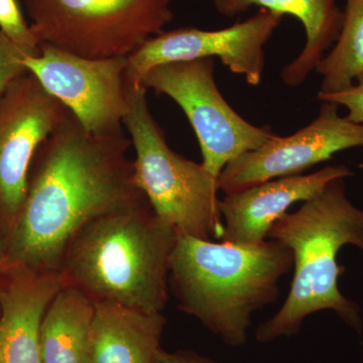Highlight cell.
Instances as JSON below:
<instances>
[{
  "label": "cell",
  "mask_w": 363,
  "mask_h": 363,
  "mask_svg": "<svg viewBox=\"0 0 363 363\" xmlns=\"http://www.w3.org/2000/svg\"><path fill=\"white\" fill-rule=\"evenodd\" d=\"M178 233L147 198L83 227L67 247V284L94 302L162 313L169 301V271Z\"/></svg>",
  "instance_id": "277c9868"
},
{
  "label": "cell",
  "mask_w": 363,
  "mask_h": 363,
  "mask_svg": "<svg viewBox=\"0 0 363 363\" xmlns=\"http://www.w3.org/2000/svg\"><path fill=\"white\" fill-rule=\"evenodd\" d=\"M25 54L28 52L0 32V98L14 79L28 73L23 64Z\"/></svg>",
  "instance_id": "d6986e66"
},
{
  "label": "cell",
  "mask_w": 363,
  "mask_h": 363,
  "mask_svg": "<svg viewBox=\"0 0 363 363\" xmlns=\"http://www.w3.org/2000/svg\"><path fill=\"white\" fill-rule=\"evenodd\" d=\"M130 145L123 130L94 135L69 111L33 159L25 202L6 234V267L60 271L83 227L145 199L128 157Z\"/></svg>",
  "instance_id": "6da1fadb"
},
{
  "label": "cell",
  "mask_w": 363,
  "mask_h": 363,
  "mask_svg": "<svg viewBox=\"0 0 363 363\" xmlns=\"http://www.w3.org/2000/svg\"><path fill=\"white\" fill-rule=\"evenodd\" d=\"M7 259V242L6 234L1 233L0 227V271L6 266Z\"/></svg>",
  "instance_id": "7402d4cb"
},
{
  "label": "cell",
  "mask_w": 363,
  "mask_h": 363,
  "mask_svg": "<svg viewBox=\"0 0 363 363\" xmlns=\"http://www.w3.org/2000/svg\"><path fill=\"white\" fill-rule=\"evenodd\" d=\"M283 18L259 9L248 20L222 30L184 28L157 33L126 59V82L140 85L150 69L162 64L216 57L233 73L245 76L248 84L259 85L264 68V45Z\"/></svg>",
  "instance_id": "9c48e42d"
},
{
  "label": "cell",
  "mask_w": 363,
  "mask_h": 363,
  "mask_svg": "<svg viewBox=\"0 0 363 363\" xmlns=\"http://www.w3.org/2000/svg\"><path fill=\"white\" fill-rule=\"evenodd\" d=\"M354 176L345 164L328 166L308 175L274 179L225 194L220 200L223 234L220 241L236 245H257L267 240L274 222L292 205L319 194L335 179Z\"/></svg>",
  "instance_id": "7c38bea8"
},
{
  "label": "cell",
  "mask_w": 363,
  "mask_h": 363,
  "mask_svg": "<svg viewBox=\"0 0 363 363\" xmlns=\"http://www.w3.org/2000/svg\"><path fill=\"white\" fill-rule=\"evenodd\" d=\"M155 363H220L214 362L200 357L194 352H188V351H176V352H169V351L162 350V348L157 352Z\"/></svg>",
  "instance_id": "44dd1931"
},
{
  "label": "cell",
  "mask_w": 363,
  "mask_h": 363,
  "mask_svg": "<svg viewBox=\"0 0 363 363\" xmlns=\"http://www.w3.org/2000/svg\"><path fill=\"white\" fill-rule=\"evenodd\" d=\"M88 363H155L166 319L114 303L94 302Z\"/></svg>",
  "instance_id": "9a60e30c"
},
{
  "label": "cell",
  "mask_w": 363,
  "mask_h": 363,
  "mask_svg": "<svg viewBox=\"0 0 363 363\" xmlns=\"http://www.w3.org/2000/svg\"><path fill=\"white\" fill-rule=\"evenodd\" d=\"M0 32L28 55L39 54V42L26 23L16 0H0Z\"/></svg>",
  "instance_id": "ac0fdd59"
},
{
  "label": "cell",
  "mask_w": 363,
  "mask_h": 363,
  "mask_svg": "<svg viewBox=\"0 0 363 363\" xmlns=\"http://www.w3.org/2000/svg\"><path fill=\"white\" fill-rule=\"evenodd\" d=\"M338 111V105L321 101L309 125L294 135L272 136L259 149L233 160L218 177L219 190L230 194L274 179L302 175L338 152L363 147V123H353Z\"/></svg>",
  "instance_id": "8fae6325"
},
{
  "label": "cell",
  "mask_w": 363,
  "mask_h": 363,
  "mask_svg": "<svg viewBox=\"0 0 363 363\" xmlns=\"http://www.w3.org/2000/svg\"><path fill=\"white\" fill-rule=\"evenodd\" d=\"M32 32L89 59L128 57L173 20V0H26Z\"/></svg>",
  "instance_id": "8992f818"
},
{
  "label": "cell",
  "mask_w": 363,
  "mask_h": 363,
  "mask_svg": "<svg viewBox=\"0 0 363 363\" xmlns=\"http://www.w3.org/2000/svg\"><path fill=\"white\" fill-rule=\"evenodd\" d=\"M128 57L89 59L48 44L23 55L26 71L94 135L121 133L128 107Z\"/></svg>",
  "instance_id": "ba28073f"
},
{
  "label": "cell",
  "mask_w": 363,
  "mask_h": 363,
  "mask_svg": "<svg viewBox=\"0 0 363 363\" xmlns=\"http://www.w3.org/2000/svg\"><path fill=\"white\" fill-rule=\"evenodd\" d=\"M344 180L331 181L300 209L284 214L272 226L267 240L292 252L294 278L281 309L255 331L257 342L297 335L306 318L320 311H333L357 333L362 332L359 307L338 286L343 272L337 262L341 248L353 245L363 252V210L348 199Z\"/></svg>",
  "instance_id": "3957f363"
},
{
  "label": "cell",
  "mask_w": 363,
  "mask_h": 363,
  "mask_svg": "<svg viewBox=\"0 0 363 363\" xmlns=\"http://www.w3.org/2000/svg\"><path fill=\"white\" fill-rule=\"evenodd\" d=\"M221 16L233 18L250 7L259 6L281 16H295L305 28L306 44L297 58L286 64L281 78L286 85L297 87L316 71L329 48L340 33L343 11L338 0H213Z\"/></svg>",
  "instance_id": "5bb4252c"
},
{
  "label": "cell",
  "mask_w": 363,
  "mask_h": 363,
  "mask_svg": "<svg viewBox=\"0 0 363 363\" xmlns=\"http://www.w3.org/2000/svg\"><path fill=\"white\" fill-rule=\"evenodd\" d=\"M140 85L174 100L192 125L204 168L216 178L229 162L259 149L274 133L248 123L224 99L214 79V58L173 62L150 69Z\"/></svg>",
  "instance_id": "52a82bcc"
},
{
  "label": "cell",
  "mask_w": 363,
  "mask_h": 363,
  "mask_svg": "<svg viewBox=\"0 0 363 363\" xmlns=\"http://www.w3.org/2000/svg\"><path fill=\"white\" fill-rule=\"evenodd\" d=\"M318 100L335 104L347 109V117L353 123H363V72L355 78L350 87L339 92L318 93Z\"/></svg>",
  "instance_id": "ffe728a7"
},
{
  "label": "cell",
  "mask_w": 363,
  "mask_h": 363,
  "mask_svg": "<svg viewBox=\"0 0 363 363\" xmlns=\"http://www.w3.org/2000/svg\"><path fill=\"white\" fill-rule=\"evenodd\" d=\"M94 301L67 285L52 298L40 327L42 363H88Z\"/></svg>",
  "instance_id": "2e32d148"
},
{
  "label": "cell",
  "mask_w": 363,
  "mask_h": 363,
  "mask_svg": "<svg viewBox=\"0 0 363 363\" xmlns=\"http://www.w3.org/2000/svg\"><path fill=\"white\" fill-rule=\"evenodd\" d=\"M128 85L123 117L135 147V182L155 213L177 233L203 240H221L223 219L218 178L202 164L177 154L150 113L147 91Z\"/></svg>",
  "instance_id": "5b68a950"
},
{
  "label": "cell",
  "mask_w": 363,
  "mask_h": 363,
  "mask_svg": "<svg viewBox=\"0 0 363 363\" xmlns=\"http://www.w3.org/2000/svg\"><path fill=\"white\" fill-rule=\"evenodd\" d=\"M316 72L322 76L319 93L324 94L350 87L362 73L363 0H345L340 33Z\"/></svg>",
  "instance_id": "e0dca14e"
},
{
  "label": "cell",
  "mask_w": 363,
  "mask_h": 363,
  "mask_svg": "<svg viewBox=\"0 0 363 363\" xmlns=\"http://www.w3.org/2000/svg\"><path fill=\"white\" fill-rule=\"evenodd\" d=\"M66 285L61 271L23 266L0 271V363H42L43 319Z\"/></svg>",
  "instance_id": "4fadbf2b"
},
{
  "label": "cell",
  "mask_w": 363,
  "mask_h": 363,
  "mask_svg": "<svg viewBox=\"0 0 363 363\" xmlns=\"http://www.w3.org/2000/svg\"><path fill=\"white\" fill-rule=\"evenodd\" d=\"M68 113L30 73L14 79L0 98V225L6 234L25 202L38 150Z\"/></svg>",
  "instance_id": "30bf717a"
},
{
  "label": "cell",
  "mask_w": 363,
  "mask_h": 363,
  "mask_svg": "<svg viewBox=\"0 0 363 363\" xmlns=\"http://www.w3.org/2000/svg\"><path fill=\"white\" fill-rule=\"evenodd\" d=\"M293 253L267 240L257 245L203 240L178 233L169 289L179 309L233 348L245 345L255 312L278 301Z\"/></svg>",
  "instance_id": "7a4b0ae2"
}]
</instances>
